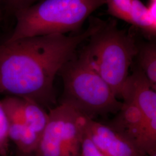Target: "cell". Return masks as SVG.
<instances>
[{"label": "cell", "mask_w": 156, "mask_h": 156, "mask_svg": "<svg viewBox=\"0 0 156 156\" xmlns=\"http://www.w3.org/2000/svg\"><path fill=\"white\" fill-rule=\"evenodd\" d=\"M100 22L93 19L84 31L73 35L56 34L0 44V94L30 99L43 107L55 104L56 75Z\"/></svg>", "instance_id": "6da1fadb"}, {"label": "cell", "mask_w": 156, "mask_h": 156, "mask_svg": "<svg viewBox=\"0 0 156 156\" xmlns=\"http://www.w3.org/2000/svg\"><path fill=\"white\" fill-rule=\"evenodd\" d=\"M89 39L88 45L81 53L117 98H121L129 69L138 51L135 37L119 28L115 20H100Z\"/></svg>", "instance_id": "7a4b0ae2"}, {"label": "cell", "mask_w": 156, "mask_h": 156, "mask_svg": "<svg viewBox=\"0 0 156 156\" xmlns=\"http://www.w3.org/2000/svg\"><path fill=\"white\" fill-rule=\"evenodd\" d=\"M106 0H42L16 12V23L5 41L76 31Z\"/></svg>", "instance_id": "3957f363"}, {"label": "cell", "mask_w": 156, "mask_h": 156, "mask_svg": "<svg viewBox=\"0 0 156 156\" xmlns=\"http://www.w3.org/2000/svg\"><path fill=\"white\" fill-rule=\"evenodd\" d=\"M58 73L64 84L60 103L67 104L92 119L120 110L122 102L82 53L78 56L75 55Z\"/></svg>", "instance_id": "277c9868"}, {"label": "cell", "mask_w": 156, "mask_h": 156, "mask_svg": "<svg viewBox=\"0 0 156 156\" xmlns=\"http://www.w3.org/2000/svg\"><path fill=\"white\" fill-rule=\"evenodd\" d=\"M34 156H81L82 115L67 104L51 108Z\"/></svg>", "instance_id": "5b68a950"}, {"label": "cell", "mask_w": 156, "mask_h": 156, "mask_svg": "<svg viewBox=\"0 0 156 156\" xmlns=\"http://www.w3.org/2000/svg\"><path fill=\"white\" fill-rule=\"evenodd\" d=\"M123 94L133 99L142 113L145 123V152L151 156L156 153V90L144 73L136 66L127 78Z\"/></svg>", "instance_id": "8992f818"}, {"label": "cell", "mask_w": 156, "mask_h": 156, "mask_svg": "<svg viewBox=\"0 0 156 156\" xmlns=\"http://www.w3.org/2000/svg\"><path fill=\"white\" fill-rule=\"evenodd\" d=\"M84 133L106 156H148L133 140L106 124L82 116Z\"/></svg>", "instance_id": "52a82bcc"}, {"label": "cell", "mask_w": 156, "mask_h": 156, "mask_svg": "<svg viewBox=\"0 0 156 156\" xmlns=\"http://www.w3.org/2000/svg\"><path fill=\"white\" fill-rule=\"evenodd\" d=\"M122 98L123 101L120 110L106 124L133 140L145 152V123L142 113L129 95L123 94Z\"/></svg>", "instance_id": "ba28073f"}, {"label": "cell", "mask_w": 156, "mask_h": 156, "mask_svg": "<svg viewBox=\"0 0 156 156\" xmlns=\"http://www.w3.org/2000/svg\"><path fill=\"white\" fill-rule=\"evenodd\" d=\"M129 24L140 28L148 39L154 41L156 35V0H150L146 5L134 0Z\"/></svg>", "instance_id": "9c48e42d"}, {"label": "cell", "mask_w": 156, "mask_h": 156, "mask_svg": "<svg viewBox=\"0 0 156 156\" xmlns=\"http://www.w3.org/2000/svg\"><path fill=\"white\" fill-rule=\"evenodd\" d=\"M9 138L16 146V151L33 155L41 136L25 123H9Z\"/></svg>", "instance_id": "30bf717a"}, {"label": "cell", "mask_w": 156, "mask_h": 156, "mask_svg": "<svg viewBox=\"0 0 156 156\" xmlns=\"http://www.w3.org/2000/svg\"><path fill=\"white\" fill-rule=\"evenodd\" d=\"M137 67L144 73L153 89L156 90V44L155 41H138V51L135 59Z\"/></svg>", "instance_id": "8fae6325"}, {"label": "cell", "mask_w": 156, "mask_h": 156, "mask_svg": "<svg viewBox=\"0 0 156 156\" xmlns=\"http://www.w3.org/2000/svg\"><path fill=\"white\" fill-rule=\"evenodd\" d=\"M23 98L24 122L41 136L48 121V112L37 102Z\"/></svg>", "instance_id": "7c38bea8"}, {"label": "cell", "mask_w": 156, "mask_h": 156, "mask_svg": "<svg viewBox=\"0 0 156 156\" xmlns=\"http://www.w3.org/2000/svg\"><path fill=\"white\" fill-rule=\"evenodd\" d=\"M134 0H106L108 11L112 16L129 23Z\"/></svg>", "instance_id": "4fadbf2b"}, {"label": "cell", "mask_w": 156, "mask_h": 156, "mask_svg": "<svg viewBox=\"0 0 156 156\" xmlns=\"http://www.w3.org/2000/svg\"><path fill=\"white\" fill-rule=\"evenodd\" d=\"M9 122L0 100V156H9Z\"/></svg>", "instance_id": "5bb4252c"}, {"label": "cell", "mask_w": 156, "mask_h": 156, "mask_svg": "<svg viewBox=\"0 0 156 156\" xmlns=\"http://www.w3.org/2000/svg\"><path fill=\"white\" fill-rule=\"evenodd\" d=\"M7 9L13 15L17 12L33 5L42 0H3Z\"/></svg>", "instance_id": "9a60e30c"}, {"label": "cell", "mask_w": 156, "mask_h": 156, "mask_svg": "<svg viewBox=\"0 0 156 156\" xmlns=\"http://www.w3.org/2000/svg\"><path fill=\"white\" fill-rule=\"evenodd\" d=\"M81 156H106L102 153L92 142L89 138L84 133L82 149Z\"/></svg>", "instance_id": "2e32d148"}, {"label": "cell", "mask_w": 156, "mask_h": 156, "mask_svg": "<svg viewBox=\"0 0 156 156\" xmlns=\"http://www.w3.org/2000/svg\"><path fill=\"white\" fill-rule=\"evenodd\" d=\"M34 156V155H33V154H23V153H20V152H19V151H16V154H15V156Z\"/></svg>", "instance_id": "e0dca14e"}, {"label": "cell", "mask_w": 156, "mask_h": 156, "mask_svg": "<svg viewBox=\"0 0 156 156\" xmlns=\"http://www.w3.org/2000/svg\"><path fill=\"white\" fill-rule=\"evenodd\" d=\"M1 16H2V12H1V0H0V20L1 19Z\"/></svg>", "instance_id": "ac0fdd59"}, {"label": "cell", "mask_w": 156, "mask_h": 156, "mask_svg": "<svg viewBox=\"0 0 156 156\" xmlns=\"http://www.w3.org/2000/svg\"><path fill=\"white\" fill-rule=\"evenodd\" d=\"M149 156H156V153H154V154H151V155Z\"/></svg>", "instance_id": "d6986e66"}]
</instances>
